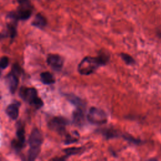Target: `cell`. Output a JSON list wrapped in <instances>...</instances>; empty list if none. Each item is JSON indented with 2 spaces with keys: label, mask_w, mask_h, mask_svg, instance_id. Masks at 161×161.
I'll return each instance as SVG.
<instances>
[{
  "label": "cell",
  "mask_w": 161,
  "mask_h": 161,
  "mask_svg": "<svg viewBox=\"0 0 161 161\" xmlns=\"http://www.w3.org/2000/svg\"><path fill=\"white\" fill-rule=\"evenodd\" d=\"M109 60V55L103 52L98 57H85L78 65V70L82 75L88 76L93 73L101 66L105 65Z\"/></svg>",
  "instance_id": "6da1fadb"
},
{
  "label": "cell",
  "mask_w": 161,
  "mask_h": 161,
  "mask_svg": "<svg viewBox=\"0 0 161 161\" xmlns=\"http://www.w3.org/2000/svg\"><path fill=\"white\" fill-rule=\"evenodd\" d=\"M30 150L29 151V160H34L37 158L40 152L41 145L43 142V137L40 131L34 129L29 137Z\"/></svg>",
  "instance_id": "7a4b0ae2"
},
{
  "label": "cell",
  "mask_w": 161,
  "mask_h": 161,
  "mask_svg": "<svg viewBox=\"0 0 161 161\" xmlns=\"http://www.w3.org/2000/svg\"><path fill=\"white\" fill-rule=\"evenodd\" d=\"M19 7L15 13H10L9 17L15 20H26L32 15V7L29 0H19Z\"/></svg>",
  "instance_id": "3957f363"
},
{
  "label": "cell",
  "mask_w": 161,
  "mask_h": 161,
  "mask_svg": "<svg viewBox=\"0 0 161 161\" xmlns=\"http://www.w3.org/2000/svg\"><path fill=\"white\" fill-rule=\"evenodd\" d=\"M87 118L90 123L94 125H103L108 120L106 113L103 110L96 107H91L89 109Z\"/></svg>",
  "instance_id": "277c9868"
},
{
  "label": "cell",
  "mask_w": 161,
  "mask_h": 161,
  "mask_svg": "<svg viewBox=\"0 0 161 161\" xmlns=\"http://www.w3.org/2000/svg\"><path fill=\"white\" fill-rule=\"evenodd\" d=\"M67 120L63 117L57 116L53 118L49 123L50 128L59 133H63L66 130Z\"/></svg>",
  "instance_id": "5b68a950"
},
{
  "label": "cell",
  "mask_w": 161,
  "mask_h": 161,
  "mask_svg": "<svg viewBox=\"0 0 161 161\" xmlns=\"http://www.w3.org/2000/svg\"><path fill=\"white\" fill-rule=\"evenodd\" d=\"M20 96L25 101L30 104H32L38 97L37 90L33 88H22L20 91Z\"/></svg>",
  "instance_id": "8992f818"
},
{
  "label": "cell",
  "mask_w": 161,
  "mask_h": 161,
  "mask_svg": "<svg viewBox=\"0 0 161 161\" xmlns=\"http://www.w3.org/2000/svg\"><path fill=\"white\" fill-rule=\"evenodd\" d=\"M47 63L54 70L60 71L63 66L64 61L59 55L51 54L47 57Z\"/></svg>",
  "instance_id": "52a82bcc"
},
{
  "label": "cell",
  "mask_w": 161,
  "mask_h": 161,
  "mask_svg": "<svg viewBox=\"0 0 161 161\" xmlns=\"http://www.w3.org/2000/svg\"><path fill=\"white\" fill-rule=\"evenodd\" d=\"M7 82H8L10 91H11V93H14L16 91L19 86V78L17 75L13 72L9 74L7 77Z\"/></svg>",
  "instance_id": "ba28073f"
},
{
  "label": "cell",
  "mask_w": 161,
  "mask_h": 161,
  "mask_svg": "<svg viewBox=\"0 0 161 161\" xmlns=\"http://www.w3.org/2000/svg\"><path fill=\"white\" fill-rule=\"evenodd\" d=\"M6 113L8 116L12 120H17L19 115V106L16 104H12L9 105L6 110Z\"/></svg>",
  "instance_id": "9c48e42d"
},
{
  "label": "cell",
  "mask_w": 161,
  "mask_h": 161,
  "mask_svg": "<svg viewBox=\"0 0 161 161\" xmlns=\"http://www.w3.org/2000/svg\"><path fill=\"white\" fill-rule=\"evenodd\" d=\"M32 25L39 29H42L47 25V20L46 18L40 13H38L32 22Z\"/></svg>",
  "instance_id": "30bf717a"
},
{
  "label": "cell",
  "mask_w": 161,
  "mask_h": 161,
  "mask_svg": "<svg viewBox=\"0 0 161 161\" xmlns=\"http://www.w3.org/2000/svg\"><path fill=\"white\" fill-rule=\"evenodd\" d=\"M42 82L45 84H52L55 83V79L52 74L49 72H44L40 74Z\"/></svg>",
  "instance_id": "8fae6325"
},
{
  "label": "cell",
  "mask_w": 161,
  "mask_h": 161,
  "mask_svg": "<svg viewBox=\"0 0 161 161\" xmlns=\"http://www.w3.org/2000/svg\"><path fill=\"white\" fill-rule=\"evenodd\" d=\"M67 98L71 103L76 105L78 108H83L84 106L83 100L74 94H67Z\"/></svg>",
  "instance_id": "7c38bea8"
},
{
  "label": "cell",
  "mask_w": 161,
  "mask_h": 161,
  "mask_svg": "<svg viewBox=\"0 0 161 161\" xmlns=\"http://www.w3.org/2000/svg\"><path fill=\"white\" fill-rule=\"evenodd\" d=\"M74 121L78 125H80L84 120V112L82 108H78V110L73 114Z\"/></svg>",
  "instance_id": "4fadbf2b"
},
{
  "label": "cell",
  "mask_w": 161,
  "mask_h": 161,
  "mask_svg": "<svg viewBox=\"0 0 161 161\" xmlns=\"http://www.w3.org/2000/svg\"><path fill=\"white\" fill-rule=\"evenodd\" d=\"M17 136L18 140H17L20 145L24 146L25 141V130L23 126H19L17 131Z\"/></svg>",
  "instance_id": "5bb4252c"
},
{
  "label": "cell",
  "mask_w": 161,
  "mask_h": 161,
  "mask_svg": "<svg viewBox=\"0 0 161 161\" xmlns=\"http://www.w3.org/2000/svg\"><path fill=\"white\" fill-rule=\"evenodd\" d=\"M121 57L124 61V62L128 65H133L135 62L133 58L128 54L122 53V54H121Z\"/></svg>",
  "instance_id": "9a60e30c"
},
{
  "label": "cell",
  "mask_w": 161,
  "mask_h": 161,
  "mask_svg": "<svg viewBox=\"0 0 161 161\" xmlns=\"http://www.w3.org/2000/svg\"><path fill=\"white\" fill-rule=\"evenodd\" d=\"M9 65V59L8 57L4 56L0 59V68L6 69Z\"/></svg>",
  "instance_id": "2e32d148"
},
{
  "label": "cell",
  "mask_w": 161,
  "mask_h": 161,
  "mask_svg": "<svg viewBox=\"0 0 161 161\" xmlns=\"http://www.w3.org/2000/svg\"><path fill=\"white\" fill-rule=\"evenodd\" d=\"M79 150V148H70L65 150V152L67 153V155H72L78 153Z\"/></svg>",
  "instance_id": "e0dca14e"
}]
</instances>
